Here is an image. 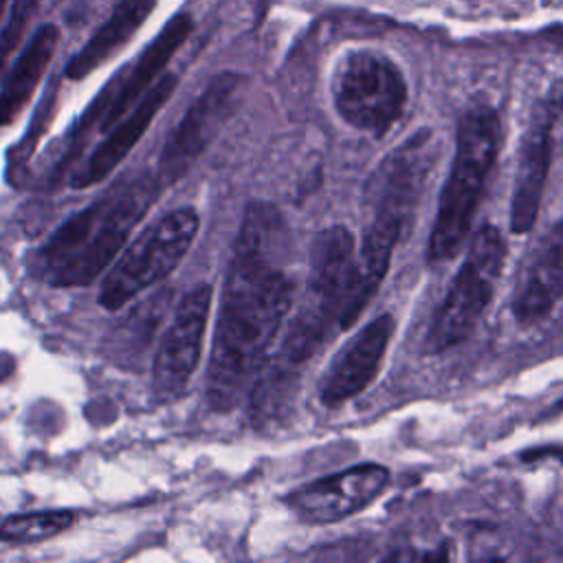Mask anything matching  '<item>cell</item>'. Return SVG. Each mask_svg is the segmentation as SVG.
<instances>
[{
    "mask_svg": "<svg viewBox=\"0 0 563 563\" xmlns=\"http://www.w3.org/2000/svg\"><path fill=\"white\" fill-rule=\"evenodd\" d=\"M191 29H194L191 18L185 13L174 15L163 26V31L147 44V48L141 53L136 64L117 86L114 97L101 117V130H110L119 119H123L130 112V108L154 86L156 77L163 73L172 55L185 44Z\"/></svg>",
    "mask_w": 563,
    "mask_h": 563,
    "instance_id": "cell-15",
    "label": "cell"
},
{
    "mask_svg": "<svg viewBox=\"0 0 563 563\" xmlns=\"http://www.w3.org/2000/svg\"><path fill=\"white\" fill-rule=\"evenodd\" d=\"M7 2H9V0H0V20H2V15H4V9H7Z\"/></svg>",
    "mask_w": 563,
    "mask_h": 563,
    "instance_id": "cell-20",
    "label": "cell"
},
{
    "mask_svg": "<svg viewBox=\"0 0 563 563\" xmlns=\"http://www.w3.org/2000/svg\"><path fill=\"white\" fill-rule=\"evenodd\" d=\"M504 257L506 246L499 231L493 224L482 227L473 235L453 284L433 314L424 336L427 352L440 354L471 336L493 297Z\"/></svg>",
    "mask_w": 563,
    "mask_h": 563,
    "instance_id": "cell-5",
    "label": "cell"
},
{
    "mask_svg": "<svg viewBox=\"0 0 563 563\" xmlns=\"http://www.w3.org/2000/svg\"><path fill=\"white\" fill-rule=\"evenodd\" d=\"M161 191L156 176H141L70 218L44 246V264L57 286L95 282L121 253L134 227Z\"/></svg>",
    "mask_w": 563,
    "mask_h": 563,
    "instance_id": "cell-2",
    "label": "cell"
},
{
    "mask_svg": "<svg viewBox=\"0 0 563 563\" xmlns=\"http://www.w3.org/2000/svg\"><path fill=\"white\" fill-rule=\"evenodd\" d=\"M176 84H178V79L174 75H163L130 108V112L108 130L110 134L106 136V141L90 154L86 165L75 174V178H73L75 189L92 187L112 174V169L132 152L136 141L145 134V130L150 128V123L158 114V110L167 103Z\"/></svg>",
    "mask_w": 563,
    "mask_h": 563,
    "instance_id": "cell-13",
    "label": "cell"
},
{
    "mask_svg": "<svg viewBox=\"0 0 563 563\" xmlns=\"http://www.w3.org/2000/svg\"><path fill=\"white\" fill-rule=\"evenodd\" d=\"M75 523L73 510H42L7 517L0 523V539L7 543H33L51 539Z\"/></svg>",
    "mask_w": 563,
    "mask_h": 563,
    "instance_id": "cell-18",
    "label": "cell"
},
{
    "mask_svg": "<svg viewBox=\"0 0 563 563\" xmlns=\"http://www.w3.org/2000/svg\"><path fill=\"white\" fill-rule=\"evenodd\" d=\"M435 141L422 132L385 156L365 189V233L400 240L435 163Z\"/></svg>",
    "mask_w": 563,
    "mask_h": 563,
    "instance_id": "cell-7",
    "label": "cell"
},
{
    "mask_svg": "<svg viewBox=\"0 0 563 563\" xmlns=\"http://www.w3.org/2000/svg\"><path fill=\"white\" fill-rule=\"evenodd\" d=\"M389 482V473L380 464H358L310 482L288 495V508L297 519L310 526L341 521L367 508Z\"/></svg>",
    "mask_w": 563,
    "mask_h": 563,
    "instance_id": "cell-10",
    "label": "cell"
},
{
    "mask_svg": "<svg viewBox=\"0 0 563 563\" xmlns=\"http://www.w3.org/2000/svg\"><path fill=\"white\" fill-rule=\"evenodd\" d=\"M394 330L396 319L385 312L345 341L319 380V400L325 407H341L367 389L383 365Z\"/></svg>",
    "mask_w": 563,
    "mask_h": 563,
    "instance_id": "cell-11",
    "label": "cell"
},
{
    "mask_svg": "<svg viewBox=\"0 0 563 563\" xmlns=\"http://www.w3.org/2000/svg\"><path fill=\"white\" fill-rule=\"evenodd\" d=\"M240 90V77L233 73L218 75L189 106L180 123L169 132L156 167V180L161 187L183 178L198 156L213 141L224 119L231 114L235 95Z\"/></svg>",
    "mask_w": 563,
    "mask_h": 563,
    "instance_id": "cell-8",
    "label": "cell"
},
{
    "mask_svg": "<svg viewBox=\"0 0 563 563\" xmlns=\"http://www.w3.org/2000/svg\"><path fill=\"white\" fill-rule=\"evenodd\" d=\"M198 227L200 218L191 207L174 209L147 227L110 264L99 290V306L119 310L145 288L163 282L187 255Z\"/></svg>",
    "mask_w": 563,
    "mask_h": 563,
    "instance_id": "cell-4",
    "label": "cell"
},
{
    "mask_svg": "<svg viewBox=\"0 0 563 563\" xmlns=\"http://www.w3.org/2000/svg\"><path fill=\"white\" fill-rule=\"evenodd\" d=\"M292 303L290 240L273 205L244 211L229 260L207 369V400L229 411L253 385Z\"/></svg>",
    "mask_w": 563,
    "mask_h": 563,
    "instance_id": "cell-1",
    "label": "cell"
},
{
    "mask_svg": "<svg viewBox=\"0 0 563 563\" xmlns=\"http://www.w3.org/2000/svg\"><path fill=\"white\" fill-rule=\"evenodd\" d=\"M211 286L200 284L176 306L174 317L158 343L152 383L161 398L180 396L202 356L205 334L211 310Z\"/></svg>",
    "mask_w": 563,
    "mask_h": 563,
    "instance_id": "cell-9",
    "label": "cell"
},
{
    "mask_svg": "<svg viewBox=\"0 0 563 563\" xmlns=\"http://www.w3.org/2000/svg\"><path fill=\"white\" fill-rule=\"evenodd\" d=\"M563 297V218L554 222L532 251L517 292L512 312L519 323L545 319Z\"/></svg>",
    "mask_w": 563,
    "mask_h": 563,
    "instance_id": "cell-14",
    "label": "cell"
},
{
    "mask_svg": "<svg viewBox=\"0 0 563 563\" xmlns=\"http://www.w3.org/2000/svg\"><path fill=\"white\" fill-rule=\"evenodd\" d=\"M158 0H119L110 18L92 33V37L77 51V55L66 66V77L79 81L95 73L103 62H108L139 26L147 20Z\"/></svg>",
    "mask_w": 563,
    "mask_h": 563,
    "instance_id": "cell-17",
    "label": "cell"
},
{
    "mask_svg": "<svg viewBox=\"0 0 563 563\" xmlns=\"http://www.w3.org/2000/svg\"><path fill=\"white\" fill-rule=\"evenodd\" d=\"M332 99L345 123L369 134H385L405 110L407 84L389 57L354 51L334 70Z\"/></svg>",
    "mask_w": 563,
    "mask_h": 563,
    "instance_id": "cell-6",
    "label": "cell"
},
{
    "mask_svg": "<svg viewBox=\"0 0 563 563\" xmlns=\"http://www.w3.org/2000/svg\"><path fill=\"white\" fill-rule=\"evenodd\" d=\"M57 42V26L42 24L24 44L13 68L7 73L0 86V125H9L26 108L55 55Z\"/></svg>",
    "mask_w": 563,
    "mask_h": 563,
    "instance_id": "cell-16",
    "label": "cell"
},
{
    "mask_svg": "<svg viewBox=\"0 0 563 563\" xmlns=\"http://www.w3.org/2000/svg\"><path fill=\"white\" fill-rule=\"evenodd\" d=\"M561 112V99L550 97L534 108L530 125L523 134L519 150L517 178L510 200V229L512 233H526L537 220L543 187L548 180L552 150H554V128Z\"/></svg>",
    "mask_w": 563,
    "mask_h": 563,
    "instance_id": "cell-12",
    "label": "cell"
},
{
    "mask_svg": "<svg viewBox=\"0 0 563 563\" xmlns=\"http://www.w3.org/2000/svg\"><path fill=\"white\" fill-rule=\"evenodd\" d=\"M29 2H20L9 20V24L4 26L2 35H0V73L11 55V51L15 48V44L20 42V35L24 31V24H26V18H29Z\"/></svg>",
    "mask_w": 563,
    "mask_h": 563,
    "instance_id": "cell-19",
    "label": "cell"
},
{
    "mask_svg": "<svg viewBox=\"0 0 563 563\" xmlns=\"http://www.w3.org/2000/svg\"><path fill=\"white\" fill-rule=\"evenodd\" d=\"M501 143V123L490 106L471 108L457 125L453 165L438 202V216L429 235L431 262L453 257L473 224L482 189L490 176Z\"/></svg>",
    "mask_w": 563,
    "mask_h": 563,
    "instance_id": "cell-3",
    "label": "cell"
}]
</instances>
